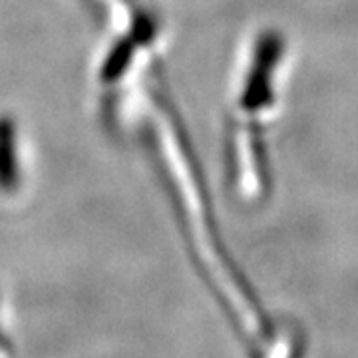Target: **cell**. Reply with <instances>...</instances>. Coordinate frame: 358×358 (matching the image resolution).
Wrapping results in <instances>:
<instances>
[{
	"mask_svg": "<svg viewBox=\"0 0 358 358\" xmlns=\"http://www.w3.org/2000/svg\"><path fill=\"white\" fill-rule=\"evenodd\" d=\"M20 183L18 136L10 115H0V192L10 193Z\"/></svg>",
	"mask_w": 358,
	"mask_h": 358,
	"instance_id": "6da1fadb",
	"label": "cell"
},
{
	"mask_svg": "<svg viewBox=\"0 0 358 358\" xmlns=\"http://www.w3.org/2000/svg\"><path fill=\"white\" fill-rule=\"evenodd\" d=\"M4 345V333H2V327H0V346Z\"/></svg>",
	"mask_w": 358,
	"mask_h": 358,
	"instance_id": "7a4b0ae2",
	"label": "cell"
}]
</instances>
